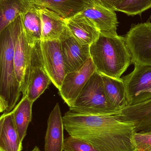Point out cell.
I'll use <instances>...</instances> for the list:
<instances>
[{
    "label": "cell",
    "instance_id": "1",
    "mask_svg": "<svg viewBox=\"0 0 151 151\" xmlns=\"http://www.w3.org/2000/svg\"><path fill=\"white\" fill-rule=\"evenodd\" d=\"M63 119L69 135L87 142L99 151H137L134 126L113 115H83L69 111Z\"/></svg>",
    "mask_w": 151,
    "mask_h": 151
},
{
    "label": "cell",
    "instance_id": "2",
    "mask_svg": "<svg viewBox=\"0 0 151 151\" xmlns=\"http://www.w3.org/2000/svg\"><path fill=\"white\" fill-rule=\"evenodd\" d=\"M90 58L96 71L115 79L121 76L132 64V57L125 38L100 33L90 46Z\"/></svg>",
    "mask_w": 151,
    "mask_h": 151
},
{
    "label": "cell",
    "instance_id": "3",
    "mask_svg": "<svg viewBox=\"0 0 151 151\" xmlns=\"http://www.w3.org/2000/svg\"><path fill=\"white\" fill-rule=\"evenodd\" d=\"M21 27L19 16L0 33V96L8 106L4 112L13 110L21 94L14 66L15 42Z\"/></svg>",
    "mask_w": 151,
    "mask_h": 151
},
{
    "label": "cell",
    "instance_id": "4",
    "mask_svg": "<svg viewBox=\"0 0 151 151\" xmlns=\"http://www.w3.org/2000/svg\"><path fill=\"white\" fill-rule=\"evenodd\" d=\"M71 112L90 115H114L104 92L102 76L97 71L91 76L72 106Z\"/></svg>",
    "mask_w": 151,
    "mask_h": 151
},
{
    "label": "cell",
    "instance_id": "5",
    "mask_svg": "<svg viewBox=\"0 0 151 151\" xmlns=\"http://www.w3.org/2000/svg\"><path fill=\"white\" fill-rule=\"evenodd\" d=\"M40 42L31 48L25 76L23 96L34 102L51 83L43 64Z\"/></svg>",
    "mask_w": 151,
    "mask_h": 151
},
{
    "label": "cell",
    "instance_id": "6",
    "mask_svg": "<svg viewBox=\"0 0 151 151\" xmlns=\"http://www.w3.org/2000/svg\"><path fill=\"white\" fill-rule=\"evenodd\" d=\"M134 65L133 70L122 78L128 106L135 105L151 99V66Z\"/></svg>",
    "mask_w": 151,
    "mask_h": 151
},
{
    "label": "cell",
    "instance_id": "7",
    "mask_svg": "<svg viewBox=\"0 0 151 151\" xmlns=\"http://www.w3.org/2000/svg\"><path fill=\"white\" fill-rule=\"evenodd\" d=\"M124 38L132 64L151 66V22L133 26Z\"/></svg>",
    "mask_w": 151,
    "mask_h": 151
},
{
    "label": "cell",
    "instance_id": "8",
    "mask_svg": "<svg viewBox=\"0 0 151 151\" xmlns=\"http://www.w3.org/2000/svg\"><path fill=\"white\" fill-rule=\"evenodd\" d=\"M96 71V67L90 58L80 67L66 74L58 90L69 107L73 105L82 90Z\"/></svg>",
    "mask_w": 151,
    "mask_h": 151
},
{
    "label": "cell",
    "instance_id": "9",
    "mask_svg": "<svg viewBox=\"0 0 151 151\" xmlns=\"http://www.w3.org/2000/svg\"><path fill=\"white\" fill-rule=\"evenodd\" d=\"M40 45L45 70L51 83L59 90L67 74L59 40L40 41Z\"/></svg>",
    "mask_w": 151,
    "mask_h": 151
},
{
    "label": "cell",
    "instance_id": "10",
    "mask_svg": "<svg viewBox=\"0 0 151 151\" xmlns=\"http://www.w3.org/2000/svg\"><path fill=\"white\" fill-rule=\"evenodd\" d=\"M59 40L67 73L80 67L90 58V46L78 41L67 27Z\"/></svg>",
    "mask_w": 151,
    "mask_h": 151
},
{
    "label": "cell",
    "instance_id": "11",
    "mask_svg": "<svg viewBox=\"0 0 151 151\" xmlns=\"http://www.w3.org/2000/svg\"><path fill=\"white\" fill-rule=\"evenodd\" d=\"M96 27L100 33L117 35L118 19L115 11L103 6L96 0H88L84 9L80 12Z\"/></svg>",
    "mask_w": 151,
    "mask_h": 151
},
{
    "label": "cell",
    "instance_id": "12",
    "mask_svg": "<svg viewBox=\"0 0 151 151\" xmlns=\"http://www.w3.org/2000/svg\"><path fill=\"white\" fill-rule=\"evenodd\" d=\"M113 116L120 121L132 124L136 133H151V99L128 106Z\"/></svg>",
    "mask_w": 151,
    "mask_h": 151
},
{
    "label": "cell",
    "instance_id": "13",
    "mask_svg": "<svg viewBox=\"0 0 151 151\" xmlns=\"http://www.w3.org/2000/svg\"><path fill=\"white\" fill-rule=\"evenodd\" d=\"M64 129L63 117L57 103L48 119L44 151H63Z\"/></svg>",
    "mask_w": 151,
    "mask_h": 151
},
{
    "label": "cell",
    "instance_id": "14",
    "mask_svg": "<svg viewBox=\"0 0 151 151\" xmlns=\"http://www.w3.org/2000/svg\"><path fill=\"white\" fill-rule=\"evenodd\" d=\"M64 20L72 35L83 44L90 46L99 37L100 32L96 25L80 13Z\"/></svg>",
    "mask_w": 151,
    "mask_h": 151
},
{
    "label": "cell",
    "instance_id": "15",
    "mask_svg": "<svg viewBox=\"0 0 151 151\" xmlns=\"http://www.w3.org/2000/svg\"><path fill=\"white\" fill-rule=\"evenodd\" d=\"M41 21V41L59 40L66 28L64 19L53 11L39 7Z\"/></svg>",
    "mask_w": 151,
    "mask_h": 151
},
{
    "label": "cell",
    "instance_id": "16",
    "mask_svg": "<svg viewBox=\"0 0 151 151\" xmlns=\"http://www.w3.org/2000/svg\"><path fill=\"white\" fill-rule=\"evenodd\" d=\"M31 48L32 47L28 45L26 40L22 26L16 39L14 53V70L21 94L24 89Z\"/></svg>",
    "mask_w": 151,
    "mask_h": 151
},
{
    "label": "cell",
    "instance_id": "17",
    "mask_svg": "<svg viewBox=\"0 0 151 151\" xmlns=\"http://www.w3.org/2000/svg\"><path fill=\"white\" fill-rule=\"evenodd\" d=\"M101 76L106 101L111 108L117 113L128 106L123 80L122 78L115 79Z\"/></svg>",
    "mask_w": 151,
    "mask_h": 151
},
{
    "label": "cell",
    "instance_id": "18",
    "mask_svg": "<svg viewBox=\"0 0 151 151\" xmlns=\"http://www.w3.org/2000/svg\"><path fill=\"white\" fill-rule=\"evenodd\" d=\"M22 149L12 111L4 113L0 116V151H21Z\"/></svg>",
    "mask_w": 151,
    "mask_h": 151
},
{
    "label": "cell",
    "instance_id": "19",
    "mask_svg": "<svg viewBox=\"0 0 151 151\" xmlns=\"http://www.w3.org/2000/svg\"><path fill=\"white\" fill-rule=\"evenodd\" d=\"M39 7L49 9L68 19L80 13L87 5L88 0H30Z\"/></svg>",
    "mask_w": 151,
    "mask_h": 151
},
{
    "label": "cell",
    "instance_id": "20",
    "mask_svg": "<svg viewBox=\"0 0 151 151\" xmlns=\"http://www.w3.org/2000/svg\"><path fill=\"white\" fill-rule=\"evenodd\" d=\"M34 4L30 0H0V33Z\"/></svg>",
    "mask_w": 151,
    "mask_h": 151
},
{
    "label": "cell",
    "instance_id": "21",
    "mask_svg": "<svg viewBox=\"0 0 151 151\" xmlns=\"http://www.w3.org/2000/svg\"><path fill=\"white\" fill-rule=\"evenodd\" d=\"M39 8L34 4L28 11L20 16L26 40L31 47L41 40V21Z\"/></svg>",
    "mask_w": 151,
    "mask_h": 151
},
{
    "label": "cell",
    "instance_id": "22",
    "mask_svg": "<svg viewBox=\"0 0 151 151\" xmlns=\"http://www.w3.org/2000/svg\"><path fill=\"white\" fill-rule=\"evenodd\" d=\"M33 103L26 96H23L11 111L13 123L22 142L26 135L28 126L32 121Z\"/></svg>",
    "mask_w": 151,
    "mask_h": 151
},
{
    "label": "cell",
    "instance_id": "23",
    "mask_svg": "<svg viewBox=\"0 0 151 151\" xmlns=\"http://www.w3.org/2000/svg\"><path fill=\"white\" fill-rule=\"evenodd\" d=\"M150 8L151 0H122L114 11L134 16L141 14Z\"/></svg>",
    "mask_w": 151,
    "mask_h": 151
},
{
    "label": "cell",
    "instance_id": "24",
    "mask_svg": "<svg viewBox=\"0 0 151 151\" xmlns=\"http://www.w3.org/2000/svg\"><path fill=\"white\" fill-rule=\"evenodd\" d=\"M63 151H99L88 143L70 135L64 139Z\"/></svg>",
    "mask_w": 151,
    "mask_h": 151
},
{
    "label": "cell",
    "instance_id": "25",
    "mask_svg": "<svg viewBox=\"0 0 151 151\" xmlns=\"http://www.w3.org/2000/svg\"><path fill=\"white\" fill-rule=\"evenodd\" d=\"M134 143L137 151H151V133H136Z\"/></svg>",
    "mask_w": 151,
    "mask_h": 151
},
{
    "label": "cell",
    "instance_id": "26",
    "mask_svg": "<svg viewBox=\"0 0 151 151\" xmlns=\"http://www.w3.org/2000/svg\"><path fill=\"white\" fill-rule=\"evenodd\" d=\"M96 1L106 8L114 11V8L122 0H96Z\"/></svg>",
    "mask_w": 151,
    "mask_h": 151
},
{
    "label": "cell",
    "instance_id": "27",
    "mask_svg": "<svg viewBox=\"0 0 151 151\" xmlns=\"http://www.w3.org/2000/svg\"><path fill=\"white\" fill-rule=\"evenodd\" d=\"M8 106L4 99L0 96V113L5 112L7 110Z\"/></svg>",
    "mask_w": 151,
    "mask_h": 151
},
{
    "label": "cell",
    "instance_id": "28",
    "mask_svg": "<svg viewBox=\"0 0 151 151\" xmlns=\"http://www.w3.org/2000/svg\"><path fill=\"white\" fill-rule=\"evenodd\" d=\"M30 151H41L40 150V149H39V147H37V146H35L33 149L32 150Z\"/></svg>",
    "mask_w": 151,
    "mask_h": 151
}]
</instances>
